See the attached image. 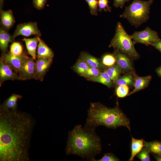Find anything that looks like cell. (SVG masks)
<instances>
[{
  "label": "cell",
  "mask_w": 161,
  "mask_h": 161,
  "mask_svg": "<svg viewBox=\"0 0 161 161\" xmlns=\"http://www.w3.org/2000/svg\"><path fill=\"white\" fill-rule=\"evenodd\" d=\"M33 122L25 112L0 109V161H28Z\"/></svg>",
  "instance_id": "1"
},
{
  "label": "cell",
  "mask_w": 161,
  "mask_h": 161,
  "mask_svg": "<svg viewBox=\"0 0 161 161\" xmlns=\"http://www.w3.org/2000/svg\"><path fill=\"white\" fill-rule=\"evenodd\" d=\"M95 129L77 125L68 132L65 152L66 155H74L87 160L94 161L100 153V140Z\"/></svg>",
  "instance_id": "2"
},
{
  "label": "cell",
  "mask_w": 161,
  "mask_h": 161,
  "mask_svg": "<svg viewBox=\"0 0 161 161\" xmlns=\"http://www.w3.org/2000/svg\"><path fill=\"white\" fill-rule=\"evenodd\" d=\"M100 126L113 129L124 126L131 131L129 120L120 109L117 103L115 106L112 108L99 102L90 103L84 127L95 129Z\"/></svg>",
  "instance_id": "3"
},
{
  "label": "cell",
  "mask_w": 161,
  "mask_h": 161,
  "mask_svg": "<svg viewBox=\"0 0 161 161\" xmlns=\"http://www.w3.org/2000/svg\"><path fill=\"white\" fill-rule=\"evenodd\" d=\"M154 0H133L126 7L120 17L127 19L131 25L137 27L146 22L149 18L150 7Z\"/></svg>",
  "instance_id": "4"
},
{
  "label": "cell",
  "mask_w": 161,
  "mask_h": 161,
  "mask_svg": "<svg viewBox=\"0 0 161 161\" xmlns=\"http://www.w3.org/2000/svg\"><path fill=\"white\" fill-rule=\"evenodd\" d=\"M134 44L131 35L127 34L122 24L118 22L114 35L109 47L124 52L131 59L136 60L139 58V55L135 48Z\"/></svg>",
  "instance_id": "5"
},
{
  "label": "cell",
  "mask_w": 161,
  "mask_h": 161,
  "mask_svg": "<svg viewBox=\"0 0 161 161\" xmlns=\"http://www.w3.org/2000/svg\"><path fill=\"white\" fill-rule=\"evenodd\" d=\"M134 43H140L148 46L160 39L157 33L147 27L144 30L136 31L131 35Z\"/></svg>",
  "instance_id": "6"
},
{
  "label": "cell",
  "mask_w": 161,
  "mask_h": 161,
  "mask_svg": "<svg viewBox=\"0 0 161 161\" xmlns=\"http://www.w3.org/2000/svg\"><path fill=\"white\" fill-rule=\"evenodd\" d=\"M33 35L39 37L42 35L38 28L37 22H30L18 24L12 36L14 40L15 38L19 35L28 37Z\"/></svg>",
  "instance_id": "7"
},
{
  "label": "cell",
  "mask_w": 161,
  "mask_h": 161,
  "mask_svg": "<svg viewBox=\"0 0 161 161\" xmlns=\"http://www.w3.org/2000/svg\"><path fill=\"white\" fill-rule=\"evenodd\" d=\"M27 56L24 52L20 55H15L8 52L2 53L0 59L12 67L16 73L20 70Z\"/></svg>",
  "instance_id": "8"
},
{
  "label": "cell",
  "mask_w": 161,
  "mask_h": 161,
  "mask_svg": "<svg viewBox=\"0 0 161 161\" xmlns=\"http://www.w3.org/2000/svg\"><path fill=\"white\" fill-rule=\"evenodd\" d=\"M115 49L113 54L115 58L116 64L120 68L122 72L134 73V68L131 58L125 53Z\"/></svg>",
  "instance_id": "9"
},
{
  "label": "cell",
  "mask_w": 161,
  "mask_h": 161,
  "mask_svg": "<svg viewBox=\"0 0 161 161\" xmlns=\"http://www.w3.org/2000/svg\"><path fill=\"white\" fill-rule=\"evenodd\" d=\"M35 62L34 59L27 56L18 72L21 80H24L35 79Z\"/></svg>",
  "instance_id": "10"
},
{
  "label": "cell",
  "mask_w": 161,
  "mask_h": 161,
  "mask_svg": "<svg viewBox=\"0 0 161 161\" xmlns=\"http://www.w3.org/2000/svg\"><path fill=\"white\" fill-rule=\"evenodd\" d=\"M52 62V59L37 57V59L35 62V79L42 81Z\"/></svg>",
  "instance_id": "11"
},
{
  "label": "cell",
  "mask_w": 161,
  "mask_h": 161,
  "mask_svg": "<svg viewBox=\"0 0 161 161\" xmlns=\"http://www.w3.org/2000/svg\"><path fill=\"white\" fill-rule=\"evenodd\" d=\"M13 68L0 59V86L8 80H21L19 75L14 73Z\"/></svg>",
  "instance_id": "12"
},
{
  "label": "cell",
  "mask_w": 161,
  "mask_h": 161,
  "mask_svg": "<svg viewBox=\"0 0 161 161\" xmlns=\"http://www.w3.org/2000/svg\"><path fill=\"white\" fill-rule=\"evenodd\" d=\"M0 12L1 27L8 31L14 25L15 22L13 13L11 10H2Z\"/></svg>",
  "instance_id": "13"
},
{
  "label": "cell",
  "mask_w": 161,
  "mask_h": 161,
  "mask_svg": "<svg viewBox=\"0 0 161 161\" xmlns=\"http://www.w3.org/2000/svg\"><path fill=\"white\" fill-rule=\"evenodd\" d=\"M79 59L86 61L91 67L97 69L101 71H104L106 68L102 63L101 61L85 52H81Z\"/></svg>",
  "instance_id": "14"
},
{
  "label": "cell",
  "mask_w": 161,
  "mask_h": 161,
  "mask_svg": "<svg viewBox=\"0 0 161 161\" xmlns=\"http://www.w3.org/2000/svg\"><path fill=\"white\" fill-rule=\"evenodd\" d=\"M150 75L145 77L135 76L133 84L134 89L128 94L131 95L147 87L151 79Z\"/></svg>",
  "instance_id": "15"
},
{
  "label": "cell",
  "mask_w": 161,
  "mask_h": 161,
  "mask_svg": "<svg viewBox=\"0 0 161 161\" xmlns=\"http://www.w3.org/2000/svg\"><path fill=\"white\" fill-rule=\"evenodd\" d=\"M40 38L37 47V57L52 59L54 53L52 50Z\"/></svg>",
  "instance_id": "16"
},
{
  "label": "cell",
  "mask_w": 161,
  "mask_h": 161,
  "mask_svg": "<svg viewBox=\"0 0 161 161\" xmlns=\"http://www.w3.org/2000/svg\"><path fill=\"white\" fill-rule=\"evenodd\" d=\"M14 40L8 31L1 27L0 28V49L2 53L7 52L10 42L13 43Z\"/></svg>",
  "instance_id": "17"
},
{
  "label": "cell",
  "mask_w": 161,
  "mask_h": 161,
  "mask_svg": "<svg viewBox=\"0 0 161 161\" xmlns=\"http://www.w3.org/2000/svg\"><path fill=\"white\" fill-rule=\"evenodd\" d=\"M22 97L21 95L16 94H12L0 105V109L17 111V102L18 100Z\"/></svg>",
  "instance_id": "18"
},
{
  "label": "cell",
  "mask_w": 161,
  "mask_h": 161,
  "mask_svg": "<svg viewBox=\"0 0 161 161\" xmlns=\"http://www.w3.org/2000/svg\"><path fill=\"white\" fill-rule=\"evenodd\" d=\"M39 38L36 36L32 38H27L25 37L22 39L24 41L28 54L36 61V49L39 42Z\"/></svg>",
  "instance_id": "19"
},
{
  "label": "cell",
  "mask_w": 161,
  "mask_h": 161,
  "mask_svg": "<svg viewBox=\"0 0 161 161\" xmlns=\"http://www.w3.org/2000/svg\"><path fill=\"white\" fill-rule=\"evenodd\" d=\"M144 140L143 139H136L132 137L131 157L129 161H133L135 156L142 151L144 147Z\"/></svg>",
  "instance_id": "20"
},
{
  "label": "cell",
  "mask_w": 161,
  "mask_h": 161,
  "mask_svg": "<svg viewBox=\"0 0 161 161\" xmlns=\"http://www.w3.org/2000/svg\"><path fill=\"white\" fill-rule=\"evenodd\" d=\"M87 80L102 83L109 88L111 87L112 85V81L105 70L101 72L97 77L88 78Z\"/></svg>",
  "instance_id": "21"
},
{
  "label": "cell",
  "mask_w": 161,
  "mask_h": 161,
  "mask_svg": "<svg viewBox=\"0 0 161 161\" xmlns=\"http://www.w3.org/2000/svg\"><path fill=\"white\" fill-rule=\"evenodd\" d=\"M105 70L114 83L118 79L122 72L121 69L116 64L112 66L106 67Z\"/></svg>",
  "instance_id": "22"
},
{
  "label": "cell",
  "mask_w": 161,
  "mask_h": 161,
  "mask_svg": "<svg viewBox=\"0 0 161 161\" xmlns=\"http://www.w3.org/2000/svg\"><path fill=\"white\" fill-rule=\"evenodd\" d=\"M144 147L150 153L155 155H161V142L154 141L150 142L144 141Z\"/></svg>",
  "instance_id": "23"
},
{
  "label": "cell",
  "mask_w": 161,
  "mask_h": 161,
  "mask_svg": "<svg viewBox=\"0 0 161 161\" xmlns=\"http://www.w3.org/2000/svg\"><path fill=\"white\" fill-rule=\"evenodd\" d=\"M135 76L134 73H128L120 77L114 83L116 85H133Z\"/></svg>",
  "instance_id": "24"
},
{
  "label": "cell",
  "mask_w": 161,
  "mask_h": 161,
  "mask_svg": "<svg viewBox=\"0 0 161 161\" xmlns=\"http://www.w3.org/2000/svg\"><path fill=\"white\" fill-rule=\"evenodd\" d=\"M90 67L86 61L79 59L73 66V69L80 75L84 77L87 71Z\"/></svg>",
  "instance_id": "25"
},
{
  "label": "cell",
  "mask_w": 161,
  "mask_h": 161,
  "mask_svg": "<svg viewBox=\"0 0 161 161\" xmlns=\"http://www.w3.org/2000/svg\"><path fill=\"white\" fill-rule=\"evenodd\" d=\"M101 62L106 67L112 66L116 63L114 55L113 54H105L102 57Z\"/></svg>",
  "instance_id": "26"
},
{
  "label": "cell",
  "mask_w": 161,
  "mask_h": 161,
  "mask_svg": "<svg viewBox=\"0 0 161 161\" xmlns=\"http://www.w3.org/2000/svg\"><path fill=\"white\" fill-rule=\"evenodd\" d=\"M23 47L19 42L14 41L10 47V52L12 54L15 55H20L22 54Z\"/></svg>",
  "instance_id": "27"
},
{
  "label": "cell",
  "mask_w": 161,
  "mask_h": 161,
  "mask_svg": "<svg viewBox=\"0 0 161 161\" xmlns=\"http://www.w3.org/2000/svg\"><path fill=\"white\" fill-rule=\"evenodd\" d=\"M87 3L90 13L97 16L98 14V0H84Z\"/></svg>",
  "instance_id": "28"
},
{
  "label": "cell",
  "mask_w": 161,
  "mask_h": 161,
  "mask_svg": "<svg viewBox=\"0 0 161 161\" xmlns=\"http://www.w3.org/2000/svg\"><path fill=\"white\" fill-rule=\"evenodd\" d=\"M129 88L127 85L118 86L116 89V94L119 98H123L128 95Z\"/></svg>",
  "instance_id": "29"
},
{
  "label": "cell",
  "mask_w": 161,
  "mask_h": 161,
  "mask_svg": "<svg viewBox=\"0 0 161 161\" xmlns=\"http://www.w3.org/2000/svg\"><path fill=\"white\" fill-rule=\"evenodd\" d=\"M108 0H98V9L99 12H111L112 8L108 4Z\"/></svg>",
  "instance_id": "30"
},
{
  "label": "cell",
  "mask_w": 161,
  "mask_h": 161,
  "mask_svg": "<svg viewBox=\"0 0 161 161\" xmlns=\"http://www.w3.org/2000/svg\"><path fill=\"white\" fill-rule=\"evenodd\" d=\"M150 153L148 149L144 147L136 156L141 161H150L151 160Z\"/></svg>",
  "instance_id": "31"
},
{
  "label": "cell",
  "mask_w": 161,
  "mask_h": 161,
  "mask_svg": "<svg viewBox=\"0 0 161 161\" xmlns=\"http://www.w3.org/2000/svg\"><path fill=\"white\" fill-rule=\"evenodd\" d=\"M100 70L94 68L90 67L87 71L84 77L89 78L98 76L101 72Z\"/></svg>",
  "instance_id": "32"
},
{
  "label": "cell",
  "mask_w": 161,
  "mask_h": 161,
  "mask_svg": "<svg viewBox=\"0 0 161 161\" xmlns=\"http://www.w3.org/2000/svg\"><path fill=\"white\" fill-rule=\"evenodd\" d=\"M120 159L113 153H108L105 154L100 159L95 160L94 161H119Z\"/></svg>",
  "instance_id": "33"
},
{
  "label": "cell",
  "mask_w": 161,
  "mask_h": 161,
  "mask_svg": "<svg viewBox=\"0 0 161 161\" xmlns=\"http://www.w3.org/2000/svg\"><path fill=\"white\" fill-rule=\"evenodd\" d=\"M48 0H32L34 7L38 10H41L44 7Z\"/></svg>",
  "instance_id": "34"
},
{
  "label": "cell",
  "mask_w": 161,
  "mask_h": 161,
  "mask_svg": "<svg viewBox=\"0 0 161 161\" xmlns=\"http://www.w3.org/2000/svg\"><path fill=\"white\" fill-rule=\"evenodd\" d=\"M130 0H114L113 5L115 7H120L122 8L124 5L125 3L128 2Z\"/></svg>",
  "instance_id": "35"
},
{
  "label": "cell",
  "mask_w": 161,
  "mask_h": 161,
  "mask_svg": "<svg viewBox=\"0 0 161 161\" xmlns=\"http://www.w3.org/2000/svg\"><path fill=\"white\" fill-rule=\"evenodd\" d=\"M161 52V39L155 41L151 45Z\"/></svg>",
  "instance_id": "36"
},
{
  "label": "cell",
  "mask_w": 161,
  "mask_h": 161,
  "mask_svg": "<svg viewBox=\"0 0 161 161\" xmlns=\"http://www.w3.org/2000/svg\"><path fill=\"white\" fill-rule=\"evenodd\" d=\"M154 157L156 161H161V155L154 154Z\"/></svg>",
  "instance_id": "37"
},
{
  "label": "cell",
  "mask_w": 161,
  "mask_h": 161,
  "mask_svg": "<svg viewBox=\"0 0 161 161\" xmlns=\"http://www.w3.org/2000/svg\"><path fill=\"white\" fill-rule=\"evenodd\" d=\"M4 0H0V11L2 10L4 6Z\"/></svg>",
  "instance_id": "38"
},
{
  "label": "cell",
  "mask_w": 161,
  "mask_h": 161,
  "mask_svg": "<svg viewBox=\"0 0 161 161\" xmlns=\"http://www.w3.org/2000/svg\"><path fill=\"white\" fill-rule=\"evenodd\" d=\"M156 72L157 74L161 77V66L157 69Z\"/></svg>",
  "instance_id": "39"
}]
</instances>
